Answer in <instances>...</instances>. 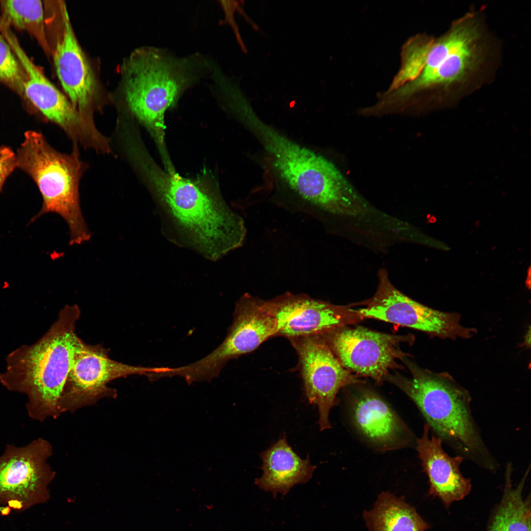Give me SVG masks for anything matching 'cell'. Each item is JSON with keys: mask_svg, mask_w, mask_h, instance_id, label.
Returning <instances> with one entry per match:
<instances>
[{"mask_svg": "<svg viewBox=\"0 0 531 531\" xmlns=\"http://www.w3.org/2000/svg\"><path fill=\"white\" fill-rule=\"evenodd\" d=\"M0 22L27 32L35 39L45 54L51 56L42 1L3 0H0Z\"/></svg>", "mask_w": 531, "mask_h": 531, "instance_id": "7402d4cb", "label": "cell"}, {"mask_svg": "<svg viewBox=\"0 0 531 531\" xmlns=\"http://www.w3.org/2000/svg\"><path fill=\"white\" fill-rule=\"evenodd\" d=\"M322 336L341 365L349 371L374 379L381 384L389 370L397 367V360L406 354L400 348L402 342L412 337L369 330L362 327L335 329Z\"/></svg>", "mask_w": 531, "mask_h": 531, "instance_id": "5bb4252c", "label": "cell"}, {"mask_svg": "<svg viewBox=\"0 0 531 531\" xmlns=\"http://www.w3.org/2000/svg\"><path fill=\"white\" fill-rule=\"evenodd\" d=\"M51 443L38 438L28 444H8L0 455V505L23 512L50 499L56 472L48 462Z\"/></svg>", "mask_w": 531, "mask_h": 531, "instance_id": "9c48e42d", "label": "cell"}, {"mask_svg": "<svg viewBox=\"0 0 531 531\" xmlns=\"http://www.w3.org/2000/svg\"><path fill=\"white\" fill-rule=\"evenodd\" d=\"M17 165L16 153L9 147H0V193L7 178L12 174Z\"/></svg>", "mask_w": 531, "mask_h": 531, "instance_id": "d4e9b609", "label": "cell"}, {"mask_svg": "<svg viewBox=\"0 0 531 531\" xmlns=\"http://www.w3.org/2000/svg\"><path fill=\"white\" fill-rule=\"evenodd\" d=\"M263 474L255 484L275 496L287 494L292 488L305 483L312 477L316 466L311 464L309 456L301 458L289 445L285 434L260 454Z\"/></svg>", "mask_w": 531, "mask_h": 531, "instance_id": "d6986e66", "label": "cell"}, {"mask_svg": "<svg viewBox=\"0 0 531 531\" xmlns=\"http://www.w3.org/2000/svg\"><path fill=\"white\" fill-rule=\"evenodd\" d=\"M291 341L299 356L306 397L318 406L320 430L329 429V413L337 402L339 389L360 381L341 365L322 336Z\"/></svg>", "mask_w": 531, "mask_h": 531, "instance_id": "9a60e30c", "label": "cell"}, {"mask_svg": "<svg viewBox=\"0 0 531 531\" xmlns=\"http://www.w3.org/2000/svg\"><path fill=\"white\" fill-rule=\"evenodd\" d=\"M262 303L275 320L277 335L290 339L322 336L363 319L356 310L304 295L287 294Z\"/></svg>", "mask_w": 531, "mask_h": 531, "instance_id": "2e32d148", "label": "cell"}, {"mask_svg": "<svg viewBox=\"0 0 531 531\" xmlns=\"http://www.w3.org/2000/svg\"><path fill=\"white\" fill-rule=\"evenodd\" d=\"M370 531H426L429 525L402 497L388 492L380 493L372 508L363 512Z\"/></svg>", "mask_w": 531, "mask_h": 531, "instance_id": "44dd1931", "label": "cell"}, {"mask_svg": "<svg viewBox=\"0 0 531 531\" xmlns=\"http://www.w3.org/2000/svg\"><path fill=\"white\" fill-rule=\"evenodd\" d=\"M354 423L378 449L390 450L412 444L413 433L389 405L372 390L356 388L349 398Z\"/></svg>", "mask_w": 531, "mask_h": 531, "instance_id": "e0dca14e", "label": "cell"}, {"mask_svg": "<svg viewBox=\"0 0 531 531\" xmlns=\"http://www.w3.org/2000/svg\"><path fill=\"white\" fill-rule=\"evenodd\" d=\"M160 370L161 367L133 366L116 361L102 346L84 343L76 353L63 388L60 413H73L104 398L115 399L117 390L108 385L113 380L135 375L148 377Z\"/></svg>", "mask_w": 531, "mask_h": 531, "instance_id": "8fae6325", "label": "cell"}, {"mask_svg": "<svg viewBox=\"0 0 531 531\" xmlns=\"http://www.w3.org/2000/svg\"><path fill=\"white\" fill-rule=\"evenodd\" d=\"M379 283L374 295L356 310L363 318H373L426 332L441 338L469 339L476 332L460 324L456 313L434 310L412 299L391 282L386 270L378 272Z\"/></svg>", "mask_w": 531, "mask_h": 531, "instance_id": "4fadbf2b", "label": "cell"}, {"mask_svg": "<svg viewBox=\"0 0 531 531\" xmlns=\"http://www.w3.org/2000/svg\"><path fill=\"white\" fill-rule=\"evenodd\" d=\"M233 115L260 142L276 175L300 199L331 214H359L363 199L331 161L264 122L247 103Z\"/></svg>", "mask_w": 531, "mask_h": 531, "instance_id": "7a4b0ae2", "label": "cell"}, {"mask_svg": "<svg viewBox=\"0 0 531 531\" xmlns=\"http://www.w3.org/2000/svg\"><path fill=\"white\" fill-rule=\"evenodd\" d=\"M412 377H386L415 404L430 431L457 455L496 472L500 464L486 444L471 407L469 391L448 374L436 373L405 361Z\"/></svg>", "mask_w": 531, "mask_h": 531, "instance_id": "5b68a950", "label": "cell"}, {"mask_svg": "<svg viewBox=\"0 0 531 531\" xmlns=\"http://www.w3.org/2000/svg\"><path fill=\"white\" fill-rule=\"evenodd\" d=\"M125 154L152 187L161 207L163 233L169 240L211 261L243 244L244 220L221 200L175 171L161 169L141 143L130 145Z\"/></svg>", "mask_w": 531, "mask_h": 531, "instance_id": "6da1fadb", "label": "cell"}, {"mask_svg": "<svg viewBox=\"0 0 531 531\" xmlns=\"http://www.w3.org/2000/svg\"><path fill=\"white\" fill-rule=\"evenodd\" d=\"M80 315L77 305H66L42 338L8 356L0 382L7 390L26 396V411L33 420L56 419L61 414L63 388L76 353L84 343L76 331Z\"/></svg>", "mask_w": 531, "mask_h": 531, "instance_id": "3957f363", "label": "cell"}, {"mask_svg": "<svg viewBox=\"0 0 531 531\" xmlns=\"http://www.w3.org/2000/svg\"><path fill=\"white\" fill-rule=\"evenodd\" d=\"M2 34L26 74L23 101L28 112L60 127L73 143L84 148L99 149L105 136L94 122L84 118L69 100L45 76L21 46L10 28L0 26Z\"/></svg>", "mask_w": 531, "mask_h": 531, "instance_id": "52a82bcc", "label": "cell"}, {"mask_svg": "<svg viewBox=\"0 0 531 531\" xmlns=\"http://www.w3.org/2000/svg\"><path fill=\"white\" fill-rule=\"evenodd\" d=\"M425 423L420 438L416 439V450L429 483V494L438 497L446 508L454 502L464 499L472 490L470 479L461 473L460 466L464 459L459 455L450 456L442 446V441L430 436Z\"/></svg>", "mask_w": 531, "mask_h": 531, "instance_id": "ac0fdd59", "label": "cell"}, {"mask_svg": "<svg viewBox=\"0 0 531 531\" xmlns=\"http://www.w3.org/2000/svg\"><path fill=\"white\" fill-rule=\"evenodd\" d=\"M26 79L22 65L0 32V84L14 91L23 100Z\"/></svg>", "mask_w": 531, "mask_h": 531, "instance_id": "cb8c5ba5", "label": "cell"}, {"mask_svg": "<svg viewBox=\"0 0 531 531\" xmlns=\"http://www.w3.org/2000/svg\"><path fill=\"white\" fill-rule=\"evenodd\" d=\"M433 41L423 35L416 36L408 41L402 50L401 68L387 91L395 90L419 75Z\"/></svg>", "mask_w": 531, "mask_h": 531, "instance_id": "603a6c76", "label": "cell"}, {"mask_svg": "<svg viewBox=\"0 0 531 531\" xmlns=\"http://www.w3.org/2000/svg\"><path fill=\"white\" fill-rule=\"evenodd\" d=\"M44 2L47 38L58 78L73 107L86 119L94 122L98 108L96 80L66 5L62 0Z\"/></svg>", "mask_w": 531, "mask_h": 531, "instance_id": "ba28073f", "label": "cell"}, {"mask_svg": "<svg viewBox=\"0 0 531 531\" xmlns=\"http://www.w3.org/2000/svg\"><path fill=\"white\" fill-rule=\"evenodd\" d=\"M17 150V165L36 184L42 198V206L30 223L42 215L55 213L68 226L70 245L89 240L91 234L82 214L79 187L88 165L80 156L78 146L71 152H60L47 142L40 132L27 130Z\"/></svg>", "mask_w": 531, "mask_h": 531, "instance_id": "8992f818", "label": "cell"}, {"mask_svg": "<svg viewBox=\"0 0 531 531\" xmlns=\"http://www.w3.org/2000/svg\"><path fill=\"white\" fill-rule=\"evenodd\" d=\"M531 469H526L519 483L514 487L513 465H505L503 494L493 512L486 531H531V496L524 498L523 490Z\"/></svg>", "mask_w": 531, "mask_h": 531, "instance_id": "ffe728a7", "label": "cell"}, {"mask_svg": "<svg viewBox=\"0 0 531 531\" xmlns=\"http://www.w3.org/2000/svg\"><path fill=\"white\" fill-rule=\"evenodd\" d=\"M210 63L197 53L178 57L153 47L135 49L123 62L121 89L126 112L148 130L163 161L169 159L165 142V112L210 70Z\"/></svg>", "mask_w": 531, "mask_h": 531, "instance_id": "277c9868", "label": "cell"}, {"mask_svg": "<svg viewBox=\"0 0 531 531\" xmlns=\"http://www.w3.org/2000/svg\"><path fill=\"white\" fill-rule=\"evenodd\" d=\"M276 335V322L264 308L262 300L245 295L237 302L233 324L222 343L200 360L173 368L171 375L183 378L188 384L210 381L228 361L254 351Z\"/></svg>", "mask_w": 531, "mask_h": 531, "instance_id": "30bf717a", "label": "cell"}, {"mask_svg": "<svg viewBox=\"0 0 531 531\" xmlns=\"http://www.w3.org/2000/svg\"><path fill=\"white\" fill-rule=\"evenodd\" d=\"M479 35L476 25L466 20L457 24L440 39L434 40L419 75L388 92L389 101L394 104L423 89L461 81L476 62Z\"/></svg>", "mask_w": 531, "mask_h": 531, "instance_id": "7c38bea8", "label": "cell"}]
</instances>
